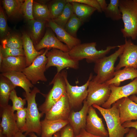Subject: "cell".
I'll use <instances>...</instances> for the list:
<instances>
[{
	"mask_svg": "<svg viewBox=\"0 0 137 137\" xmlns=\"http://www.w3.org/2000/svg\"><path fill=\"white\" fill-rule=\"evenodd\" d=\"M1 108L0 127L6 137H12L19 131L16 125L15 115L10 105Z\"/></svg>",
	"mask_w": 137,
	"mask_h": 137,
	"instance_id": "cell-15",
	"label": "cell"
},
{
	"mask_svg": "<svg viewBox=\"0 0 137 137\" xmlns=\"http://www.w3.org/2000/svg\"><path fill=\"white\" fill-rule=\"evenodd\" d=\"M28 21L29 29V35L35 45L38 43L46 21L36 19Z\"/></svg>",
	"mask_w": 137,
	"mask_h": 137,
	"instance_id": "cell-26",
	"label": "cell"
},
{
	"mask_svg": "<svg viewBox=\"0 0 137 137\" xmlns=\"http://www.w3.org/2000/svg\"><path fill=\"white\" fill-rule=\"evenodd\" d=\"M137 78V69L132 67H125L122 70L115 71L114 76L105 83L109 85L113 84L118 87L121 83L125 80Z\"/></svg>",
	"mask_w": 137,
	"mask_h": 137,
	"instance_id": "cell-24",
	"label": "cell"
},
{
	"mask_svg": "<svg viewBox=\"0 0 137 137\" xmlns=\"http://www.w3.org/2000/svg\"><path fill=\"white\" fill-rule=\"evenodd\" d=\"M16 87L7 78L0 76V105L1 108L8 105L10 95Z\"/></svg>",
	"mask_w": 137,
	"mask_h": 137,
	"instance_id": "cell-25",
	"label": "cell"
},
{
	"mask_svg": "<svg viewBox=\"0 0 137 137\" xmlns=\"http://www.w3.org/2000/svg\"><path fill=\"white\" fill-rule=\"evenodd\" d=\"M67 2V0H54L50 2L48 8L51 19H55L60 15Z\"/></svg>",
	"mask_w": 137,
	"mask_h": 137,
	"instance_id": "cell-33",
	"label": "cell"
},
{
	"mask_svg": "<svg viewBox=\"0 0 137 137\" xmlns=\"http://www.w3.org/2000/svg\"><path fill=\"white\" fill-rule=\"evenodd\" d=\"M67 2H75L85 4L95 8L99 12H102L97 0H67Z\"/></svg>",
	"mask_w": 137,
	"mask_h": 137,
	"instance_id": "cell-40",
	"label": "cell"
},
{
	"mask_svg": "<svg viewBox=\"0 0 137 137\" xmlns=\"http://www.w3.org/2000/svg\"><path fill=\"white\" fill-rule=\"evenodd\" d=\"M66 83V93L71 108H76L81 106L82 102L86 98L88 94V88L93 75L91 73L89 79L83 85L73 86L70 84L67 79V72L64 70L61 72Z\"/></svg>",
	"mask_w": 137,
	"mask_h": 137,
	"instance_id": "cell-8",
	"label": "cell"
},
{
	"mask_svg": "<svg viewBox=\"0 0 137 137\" xmlns=\"http://www.w3.org/2000/svg\"><path fill=\"white\" fill-rule=\"evenodd\" d=\"M74 137H103L90 134L87 132L85 129L81 130L77 135H75Z\"/></svg>",
	"mask_w": 137,
	"mask_h": 137,
	"instance_id": "cell-42",
	"label": "cell"
},
{
	"mask_svg": "<svg viewBox=\"0 0 137 137\" xmlns=\"http://www.w3.org/2000/svg\"><path fill=\"white\" fill-rule=\"evenodd\" d=\"M100 7L102 12L104 11L108 5L105 0H97Z\"/></svg>",
	"mask_w": 137,
	"mask_h": 137,
	"instance_id": "cell-45",
	"label": "cell"
},
{
	"mask_svg": "<svg viewBox=\"0 0 137 137\" xmlns=\"http://www.w3.org/2000/svg\"><path fill=\"white\" fill-rule=\"evenodd\" d=\"M86 131L92 134L103 137H108V131L105 128L102 119L94 108L89 107L86 118Z\"/></svg>",
	"mask_w": 137,
	"mask_h": 137,
	"instance_id": "cell-13",
	"label": "cell"
},
{
	"mask_svg": "<svg viewBox=\"0 0 137 137\" xmlns=\"http://www.w3.org/2000/svg\"><path fill=\"white\" fill-rule=\"evenodd\" d=\"M119 0H110L109 3L104 12L105 16L113 21H118L122 18L119 8Z\"/></svg>",
	"mask_w": 137,
	"mask_h": 137,
	"instance_id": "cell-30",
	"label": "cell"
},
{
	"mask_svg": "<svg viewBox=\"0 0 137 137\" xmlns=\"http://www.w3.org/2000/svg\"><path fill=\"white\" fill-rule=\"evenodd\" d=\"M109 109H105L94 104L92 106L97 109L103 116L106 123L109 137H124L129 131V128L124 127L120 121L119 109L115 102Z\"/></svg>",
	"mask_w": 137,
	"mask_h": 137,
	"instance_id": "cell-4",
	"label": "cell"
},
{
	"mask_svg": "<svg viewBox=\"0 0 137 137\" xmlns=\"http://www.w3.org/2000/svg\"><path fill=\"white\" fill-rule=\"evenodd\" d=\"M27 67L25 56H10L4 58L0 64L2 73L11 71L22 72Z\"/></svg>",
	"mask_w": 137,
	"mask_h": 137,
	"instance_id": "cell-20",
	"label": "cell"
},
{
	"mask_svg": "<svg viewBox=\"0 0 137 137\" xmlns=\"http://www.w3.org/2000/svg\"><path fill=\"white\" fill-rule=\"evenodd\" d=\"M136 39H137V38H136Z\"/></svg>",
	"mask_w": 137,
	"mask_h": 137,
	"instance_id": "cell-51",
	"label": "cell"
},
{
	"mask_svg": "<svg viewBox=\"0 0 137 137\" xmlns=\"http://www.w3.org/2000/svg\"><path fill=\"white\" fill-rule=\"evenodd\" d=\"M33 14L34 19L46 21L51 19L50 11L47 6L34 1L33 3Z\"/></svg>",
	"mask_w": 137,
	"mask_h": 137,
	"instance_id": "cell-29",
	"label": "cell"
},
{
	"mask_svg": "<svg viewBox=\"0 0 137 137\" xmlns=\"http://www.w3.org/2000/svg\"><path fill=\"white\" fill-rule=\"evenodd\" d=\"M119 112L120 122L122 124L125 122L137 120V104L129 97H125L117 100Z\"/></svg>",
	"mask_w": 137,
	"mask_h": 137,
	"instance_id": "cell-16",
	"label": "cell"
},
{
	"mask_svg": "<svg viewBox=\"0 0 137 137\" xmlns=\"http://www.w3.org/2000/svg\"><path fill=\"white\" fill-rule=\"evenodd\" d=\"M0 137H6L3 134L1 128L0 127Z\"/></svg>",
	"mask_w": 137,
	"mask_h": 137,
	"instance_id": "cell-50",
	"label": "cell"
},
{
	"mask_svg": "<svg viewBox=\"0 0 137 137\" xmlns=\"http://www.w3.org/2000/svg\"><path fill=\"white\" fill-rule=\"evenodd\" d=\"M89 107L84 100L83 106L79 111L71 112L68 120L73 129L75 135L78 134L82 129H85Z\"/></svg>",
	"mask_w": 137,
	"mask_h": 137,
	"instance_id": "cell-17",
	"label": "cell"
},
{
	"mask_svg": "<svg viewBox=\"0 0 137 137\" xmlns=\"http://www.w3.org/2000/svg\"><path fill=\"white\" fill-rule=\"evenodd\" d=\"M125 137H137V130L134 128L130 129Z\"/></svg>",
	"mask_w": 137,
	"mask_h": 137,
	"instance_id": "cell-44",
	"label": "cell"
},
{
	"mask_svg": "<svg viewBox=\"0 0 137 137\" xmlns=\"http://www.w3.org/2000/svg\"><path fill=\"white\" fill-rule=\"evenodd\" d=\"M47 22L48 26L56 34L58 39L65 44L70 50L81 43L80 39L72 36L64 28L57 25L53 20L51 19Z\"/></svg>",
	"mask_w": 137,
	"mask_h": 137,
	"instance_id": "cell-19",
	"label": "cell"
},
{
	"mask_svg": "<svg viewBox=\"0 0 137 137\" xmlns=\"http://www.w3.org/2000/svg\"><path fill=\"white\" fill-rule=\"evenodd\" d=\"M82 22L74 13L67 22L64 29L71 35L76 38L77 31Z\"/></svg>",
	"mask_w": 137,
	"mask_h": 137,
	"instance_id": "cell-34",
	"label": "cell"
},
{
	"mask_svg": "<svg viewBox=\"0 0 137 137\" xmlns=\"http://www.w3.org/2000/svg\"><path fill=\"white\" fill-rule=\"evenodd\" d=\"M24 0H4V7L8 16L15 18L23 14L22 7Z\"/></svg>",
	"mask_w": 137,
	"mask_h": 137,
	"instance_id": "cell-27",
	"label": "cell"
},
{
	"mask_svg": "<svg viewBox=\"0 0 137 137\" xmlns=\"http://www.w3.org/2000/svg\"><path fill=\"white\" fill-rule=\"evenodd\" d=\"M22 37L23 48L26 58L27 67L31 64L37 57L42 54L45 50L37 51L29 35L26 32L22 33Z\"/></svg>",
	"mask_w": 137,
	"mask_h": 137,
	"instance_id": "cell-23",
	"label": "cell"
},
{
	"mask_svg": "<svg viewBox=\"0 0 137 137\" xmlns=\"http://www.w3.org/2000/svg\"><path fill=\"white\" fill-rule=\"evenodd\" d=\"M52 30L47 29L43 38L35 46L36 49L39 51L44 48H55L68 52L70 49L67 46L58 39Z\"/></svg>",
	"mask_w": 137,
	"mask_h": 137,
	"instance_id": "cell-18",
	"label": "cell"
},
{
	"mask_svg": "<svg viewBox=\"0 0 137 137\" xmlns=\"http://www.w3.org/2000/svg\"><path fill=\"white\" fill-rule=\"evenodd\" d=\"M10 34L9 28L7 25L6 18L1 6L0 8V35L3 39Z\"/></svg>",
	"mask_w": 137,
	"mask_h": 137,
	"instance_id": "cell-37",
	"label": "cell"
},
{
	"mask_svg": "<svg viewBox=\"0 0 137 137\" xmlns=\"http://www.w3.org/2000/svg\"><path fill=\"white\" fill-rule=\"evenodd\" d=\"M51 49L46 48L42 54L37 57L31 64L22 71V72L33 84H37L39 81H47L44 74L47 61L46 55Z\"/></svg>",
	"mask_w": 137,
	"mask_h": 137,
	"instance_id": "cell-9",
	"label": "cell"
},
{
	"mask_svg": "<svg viewBox=\"0 0 137 137\" xmlns=\"http://www.w3.org/2000/svg\"><path fill=\"white\" fill-rule=\"evenodd\" d=\"M4 58L10 56H25L24 49L22 48H11L0 46Z\"/></svg>",
	"mask_w": 137,
	"mask_h": 137,
	"instance_id": "cell-39",
	"label": "cell"
},
{
	"mask_svg": "<svg viewBox=\"0 0 137 137\" xmlns=\"http://www.w3.org/2000/svg\"><path fill=\"white\" fill-rule=\"evenodd\" d=\"M1 74L8 79L16 87L22 88L26 93L31 92L30 88L34 87L33 84L22 72L11 71Z\"/></svg>",
	"mask_w": 137,
	"mask_h": 137,
	"instance_id": "cell-22",
	"label": "cell"
},
{
	"mask_svg": "<svg viewBox=\"0 0 137 137\" xmlns=\"http://www.w3.org/2000/svg\"><path fill=\"white\" fill-rule=\"evenodd\" d=\"M40 93L44 96L45 95L41 93L40 90L36 87H34L31 92L23 93L27 102L26 108V131L25 135L31 132L35 133L38 135H41L42 129L41 118L43 114L40 113L37 107L36 100V94Z\"/></svg>",
	"mask_w": 137,
	"mask_h": 137,
	"instance_id": "cell-3",
	"label": "cell"
},
{
	"mask_svg": "<svg viewBox=\"0 0 137 137\" xmlns=\"http://www.w3.org/2000/svg\"><path fill=\"white\" fill-rule=\"evenodd\" d=\"M60 137H74L75 134L72 127L69 124L60 131Z\"/></svg>",
	"mask_w": 137,
	"mask_h": 137,
	"instance_id": "cell-41",
	"label": "cell"
},
{
	"mask_svg": "<svg viewBox=\"0 0 137 137\" xmlns=\"http://www.w3.org/2000/svg\"><path fill=\"white\" fill-rule=\"evenodd\" d=\"M74 14L71 4L67 2L60 15L57 18L52 20L57 25L64 28L67 22Z\"/></svg>",
	"mask_w": 137,
	"mask_h": 137,
	"instance_id": "cell-31",
	"label": "cell"
},
{
	"mask_svg": "<svg viewBox=\"0 0 137 137\" xmlns=\"http://www.w3.org/2000/svg\"><path fill=\"white\" fill-rule=\"evenodd\" d=\"M122 125L125 128H129L131 127L134 128L137 130V121L126 122L124 123Z\"/></svg>",
	"mask_w": 137,
	"mask_h": 137,
	"instance_id": "cell-43",
	"label": "cell"
},
{
	"mask_svg": "<svg viewBox=\"0 0 137 137\" xmlns=\"http://www.w3.org/2000/svg\"><path fill=\"white\" fill-rule=\"evenodd\" d=\"M124 47V44L119 45L118 50L113 53L99 59L95 62L94 71L96 75L93 76L92 81L101 84L113 77L116 71L115 64L123 52Z\"/></svg>",
	"mask_w": 137,
	"mask_h": 137,
	"instance_id": "cell-2",
	"label": "cell"
},
{
	"mask_svg": "<svg viewBox=\"0 0 137 137\" xmlns=\"http://www.w3.org/2000/svg\"><path fill=\"white\" fill-rule=\"evenodd\" d=\"M87 90L88 95L85 100L89 107L94 104L101 106L108 100L111 93L109 85L105 83H98L91 80Z\"/></svg>",
	"mask_w": 137,
	"mask_h": 137,
	"instance_id": "cell-10",
	"label": "cell"
},
{
	"mask_svg": "<svg viewBox=\"0 0 137 137\" xmlns=\"http://www.w3.org/2000/svg\"><path fill=\"white\" fill-rule=\"evenodd\" d=\"M46 56L47 60L46 70L51 66H55L57 68V73H58L66 68L75 70L79 68V61L72 58L68 52L52 48L47 52Z\"/></svg>",
	"mask_w": 137,
	"mask_h": 137,
	"instance_id": "cell-7",
	"label": "cell"
},
{
	"mask_svg": "<svg viewBox=\"0 0 137 137\" xmlns=\"http://www.w3.org/2000/svg\"><path fill=\"white\" fill-rule=\"evenodd\" d=\"M4 58L2 50L0 48V64L3 61Z\"/></svg>",
	"mask_w": 137,
	"mask_h": 137,
	"instance_id": "cell-49",
	"label": "cell"
},
{
	"mask_svg": "<svg viewBox=\"0 0 137 137\" xmlns=\"http://www.w3.org/2000/svg\"><path fill=\"white\" fill-rule=\"evenodd\" d=\"M53 84L52 89L45 95V100L39 106V110L44 114L47 113L53 106L66 93V83L62 72L56 73L49 85Z\"/></svg>",
	"mask_w": 137,
	"mask_h": 137,
	"instance_id": "cell-6",
	"label": "cell"
},
{
	"mask_svg": "<svg viewBox=\"0 0 137 137\" xmlns=\"http://www.w3.org/2000/svg\"><path fill=\"white\" fill-rule=\"evenodd\" d=\"M33 2L32 0H24L22 5L23 14L28 21L34 19L33 14Z\"/></svg>",
	"mask_w": 137,
	"mask_h": 137,
	"instance_id": "cell-38",
	"label": "cell"
},
{
	"mask_svg": "<svg viewBox=\"0 0 137 137\" xmlns=\"http://www.w3.org/2000/svg\"><path fill=\"white\" fill-rule=\"evenodd\" d=\"M71 109L66 93L45 114L44 119L68 120Z\"/></svg>",
	"mask_w": 137,
	"mask_h": 137,
	"instance_id": "cell-14",
	"label": "cell"
},
{
	"mask_svg": "<svg viewBox=\"0 0 137 137\" xmlns=\"http://www.w3.org/2000/svg\"><path fill=\"white\" fill-rule=\"evenodd\" d=\"M129 98L137 104V96L135 95H131Z\"/></svg>",
	"mask_w": 137,
	"mask_h": 137,
	"instance_id": "cell-48",
	"label": "cell"
},
{
	"mask_svg": "<svg viewBox=\"0 0 137 137\" xmlns=\"http://www.w3.org/2000/svg\"><path fill=\"white\" fill-rule=\"evenodd\" d=\"M1 45L3 47L11 48H23V42L22 37L16 34H10L1 42Z\"/></svg>",
	"mask_w": 137,
	"mask_h": 137,
	"instance_id": "cell-32",
	"label": "cell"
},
{
	"mask_svg": "<svg viewBox=\"0 0 137 137\" xmlns=\"http://www.w3.org/2000/svg\"><path fill=\"white\" fill-rule=\"evenodd\" d=\"M70 3L72 6L74 13L82 22L90 17L96 10L95 8L83 4L75 2Z\"/></svg>",
	"mask_w": 137,
	"mask_h": 137,
	"instance_id": "cell-28",
	"label": "cell"
},
{
	"mask_svg": "<svg viewBox=\"0 0 137 137\" xmlns=\"http://www.w3.org/2000/svg\"><path fill=\"white\" fill-rule=\"evenodd\" d=\"M124 27L121 29L123 37L135 40L137 38V0H119Z\"/></svg>",
	"mask_w": 137,
	"mask_h": 137,
	"instance_id": "cell-1",
	"label": "cell"
},
{
	"mask_svg": "<svg viewBox=\"0 0 137 137\" xmlns=\"http://www.w3.org/2000/svg\"><path fill=\"white\" fill-rule=\"evenodd\" d=\"M69 124L68 120H47L44 119L41 121V137H52L54 134Z\"/></svg>",
	"mask_w": 137,
	"mask_h": 137,
	"instance_id": "cell-21",
	"label": "cell"
},
{
	"mask_svg": "<svg viewBox=\"0 0 137 137\" xmlns=\"http://www.w3.org/2000/svg\"><path fill=\"white\" fill-rule=\"evenodd\" d=\"M16 124L19 131L22 133L26 131V108L16 111L15 114Z\"/></svg>",
	"mask_w": 137,
	"mask_h": 137,
	"instance_id": "cell-35",
	"label": "cell"
},
{
	"mask_svg": "<svg viewBox=\"0 0 137 137\" xmlns=\"http://www.w3.org/2000/svg\"><path fill=\"white\" fill-rule=\"evenodd\" d=\"M96 45L95 42L80 43L74 47L68 53L72 58L77 61L85 59L88 63H95L106 56L111 50L119 47V45L109 46L105 49L98 50L96 48Z\"/></svg>",
	"mask_w": 137,
	"mask_h": 137,
	"instance_id": "cell-5",
	"label": "cell"
},
{
	"mask_svg": "<svg viewBox=\"0 0 137 137\" xmlns=\"http://www.w3.org/2000/svg\"><path fill=\"white\" fill-rule=\"evenodd\" d=\"M9 99L12 102V109L14 112L15 111H17L24 108L27 101L25 98L22 99L20 97L18 96L16 92L15 89L11 92Z\"/></svg>",
	"mask_w": 137,
	"mask_h": 137,
	"instance_id": "cell-36",
	"label": "cell"
},
{
	"mask_svg": "<svg viewBox=\"0 0 137 137\" xmlns=\"http://www.w3.org/2000/svg\"><path fill=\"white\" fill-rule=\"evenodd\" d=\"M119 63L115 67V71L124 67H132L137 69V45L131 39L125 38L124 50L119 57Z\"/></svg>",
	"mask_w": 137,
	"mask_h": 137,
	"instance_id": "cell-12",
	"label": "cell"
},
{
	"mask_svg": "<svg viewBox=\"0 0 137 137\" xmlns=\"http://www.w3.org/2000/svg\"><path fill=\"white\" fill-rule=\"evenodd\" d=\"M23 133L22 132L19 131L12 137H26L25 135L23 134Z\"/></svg>",
	"mask_w": 137,
	"mask_h": 137,
	"instance_id": "cell-47",
	"label": "cell"
},
{
	"mask_svg": "<svg viewBox=\"0 0 137 137\" xmlns=\"http://www.w3.org/2000/svg\"><path fill=\"white\" fill-rule=\"evenodd\" d=\"M31 137H38L33 132H31L28 134ZM60 131H58L54 134L52 137H60Z\"/></svg>",
	"mask_w": 137,
	"mask_h": 137,
	"instance_id": "cell-46",
	"label": "cell"
},
{
	"mask_svg": "<svg viewBox=\"0 0 137 137\" xmlns=\"http://www.w3.org/2000/svg\"><path fill=\"white\" fill-rule=\"evenodd\" d=\"M111 93L108 100L101 107L109 109L111 105L118 100L137 94V78L129 83L121 87H117L113 84L109 85Z\"/></svg>",
	"mask_w": 137,
	"mask_h": 137,
	"instance_id": "cell-11",
	"label": "cell"
}]
</instances>
